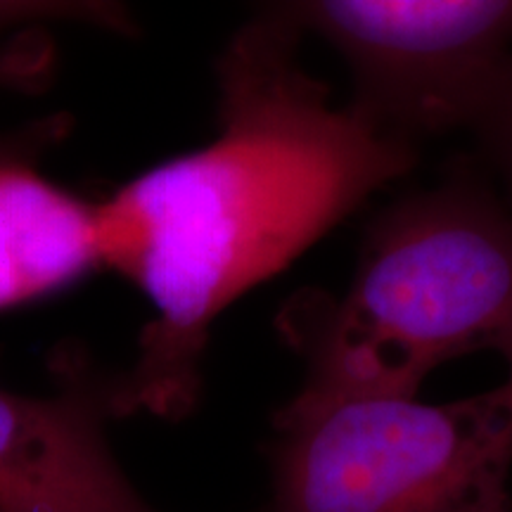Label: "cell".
<instances>
[{"mask_svg":"<svg viewBox=\"0 0 512 512\" xmlns=\"http://www.w3.org/2000/svg\"><path fill=\"white\" fill-rule=\"evenodd\" d=\"M302 38L283 3L256 12L216 62L219 136L98 202L102 266L152 309L119 373L117 418H188L223 309L418 164L415 147L332 105L299 64Z\"/></svg>","mask_w":512,"mask_h":512,"instance_id":"cell-1","label":"cell"},{"mask_svg":"<svg viewBox=\"0 0 512 512\" xmlns=\"http://www.w3.org/2000/svg\"><path fill=\"white\" fill-rule=\"evenodd\" d=\"M477 512H512V503H510L508 491H505V494L494 496L491 501H486Z\"/></svg>","mask_w":512,"mask_h":512,"instance_id":"cell-9","label":"cell"},{"mask_svg":"<svg viewBox=\"0 0 512 512\" xmlns=\"http://www.w3.org/2000/svg\"><path fill=\"white\" fill-rule=\"evenodd\" d=\"M55 19H86L88 5L0 3V93H41L57 69Z\"/></svg>","mask_w":512,"mask_h":512,"instance_id":"cell-7","label":"cell"},{"mask_svg":"<svg viewBox=\"0 0 512 512\" xmlns=\"http://www.w3.org/2000/svg\"><path fill=\"white\" fill-rule=\"evenodd\" d=\"M273 430L268 512H477L508 491L512 373L453 403L297 392Z\"/></svg>","mask_w":512,"mask_h":512,"instance_id":"cell-3","label":"cell"},{"mask_svg":"<svg viewBox=\"0 0 512 512\" xmlns=\"http://www.w3.org/2000/svg\"><path fill=\"white\" fill-rule=\"evenodd\" d=\"M472 133L477 136L479 157L486 164L484 171L496 178L498 195L512 214V60Z\"/></svg>","mask_w":512,"mask_h":512,"instance_id":"cell-8","label":"cell"},{"mask_svg":"<svg viewBox=\"0 0 512 512\" xmlns=\"http://www.w3.org/2000/svg\"><path fill=\"white\" fill-rule=\"evenodd\" d=\"M354 79L349 110L375 136L415 147L477 124L512 60V0L283 3Z\"/></svg>","mask_w":512,"mask_h":512,"instance_id":"cell-4","label":"cell"},{"mask_svg":"<svg viewBox=\"0 0 512 512\" xmlns=\"http://www.w3.org/2000/svg\"><path fill=\"white\" fill-rule=\"evenodd\" d=\"M275 325L313 396H418L434 368L482 349L512 373L510 209L482 166L453 164L375 216L342 297L297 292Z\"/></svg>","mask_w":512,"mask_h":512,"instance_id":"cell-2","label":"cell"},{"mask_svg":"<svg viewBox=\"0 0 512 512\" xmlns=\"http://www.w3.org/2000/svg\"><path fill=\"white\" fill-rule=\"evenodd\" d=\"M69 131V114H50L0 133V313L67 290L102 268L98 202L41 171L43 155Z\"/></svg>","mask_w":512,"mask_h":512,"instance_id":"cell-6","label":"cell"},{"mask_svg":"<svg viewBox=\"0 0 512 512\" xmlns=\"http://www.w3.org/2000/svg\"><path fill=\"white\" fill-rule=\"evenodd\" d=\"M46 396L0 387V512H159L107 441L119 373L69 344L50 358Z\"/></svg>","mask_w":512,"mask_h":512,"instance_id":"cell-5","label":"cell"}]
</instances>
